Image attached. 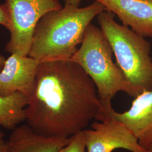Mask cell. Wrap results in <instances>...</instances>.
<instances>
[{
    "label": "cell",
    "instance_id": "8992f818",
    "mask_svg": "<svg viewBox=\"0 0 152 152\" xmlns=\"http://www.w3.org/2000/svg\"><path fill=\"white\" fill-rule=\"evenodd\" d=\"M91 126V129L82 131L87 152H113L118 149L149 152L126 126L112 116L105 121H95Z\"/></svg>",
    "mask_w": 152,
    "mask_h": 152
},
{
    "label": "cell",
    "instance_id": "ac0fdd59",
    "mask_svg": "<svg viewBox=\"0 0 152 152\" xmlns=\"http://www.w3.org/2000/svg\"><path fill=\"white\" fill-rule=\"evenodd\" d=\"M5 149H4V150H3V151H2V152H5Z\"/></svg>",
    "mask_w": 152,
    "mask_h": 152
},
{
    "label": "cell",
    "instance_id": "7a4b0ae2",
    "mask_svg": "<svg viewBox=\"0 0 152 152\" xmlns=\"http://www.w3.org/2000/svg\"><path fill=\"white\" fill-rule=\"evenodd\" d=\"M105 10L95 1L83 7L65 5L47 13L35 28L28 56L39 63L70 60L92 20Z\"/></svg>",
    "mask_w": 152,
    "mask_h": 152
},
{
    "label": "cell",
    "instance_id": "5bb4252c",
    "mask_svg": "<svg viewBox=\"0 0 152 152\" xmlns=\"http://www.w3.org/2000/svg\"><path fill=\"white\" fill-rule=\"evenodd\" d=\"M81 0H64L65 5H72L79 7Z\"/></svg>",
    "mask_w": 152,
    "mask_h": 152
},
{
    "label": "cell",
    "instance_id": "ba28073f",
    "mask_svg": "<svg viewBox=\"0 0 152 152\" xmlns=\"http://www.w3.org/2000/svg\"><path fill=\"white\" fill-rule=\"evenodd\" d=\"M110 115L126 126L136 136L141 147L152 146V90L137 96L130 108L122 113L113 109Z\"/></svg>",
    "mask_w": 152,
    "mask_h": 152
},
{
    "label": "cell",
    "instance_id": "6da1fadb",
    "mask_svg": "<svg viewBox=\"0 0 152 152\" xmlns=\"http://www.w3.org/2000/svg\"><path fill=\"white\" fill-rule=\"evenodd\" d=\"M92 120H107L96 86L71 60L39 63L26 109V124L47 137H69Z\"/></svg>",
    "mask_w": 152,
    "mask_h": 152
},
{
    "label": "cell",
    "instance_id": "277c9868",
    "mask_svg": "<svg viewBox=\"0 0 152 152\" xmlns=\"http://www.w3.org/2000/svg\"><path fill=\"white\" fill-rule=\"evenodd\" d=\"M97 18L113 50L117 64L132 88L135 98L144 91L152 90L151 43L129 27L115 22L111 12L103 11Z\"/></svg>",
    "mask_w": 152,
    "mask_h": 152
},
{
    "label": "cell",
    "instance_id": "2e32d148",
    "mask_svg": "<svg viewBox=\"0 0 152 152\" xmlns=\"http://www.w3.org/2000/svg\"><path fill=\"white\" fill-rule=\"evenodd\" d=\"M6 60V59L5 58L4 56L0 54V73L4 67V65L5 64Z\"/></svg>",
    "mask_w": 152,
    "mask_h": 152
},
{
    "label": "cell",
    "instance_id": "30bf717a",
    "mask_svg": "<svg viewBox=\"0 0 152 152\" xmlns=\"http://www.w3.org/2000/svg\"><path fill=\"white\" fill-rule=\"evenodd\" d=\"M69 137H47L36 133L26 124L16 127L6 142L4 152H60Z\"/></svg>",
    "mask_w": 152,
    "mask_h": 152
},
{
    "label": "cell",
    "instance_id": "8fae6325",
    "mask_svg": "<svg viewBox=\"0 0 152 152\" xmlns=\"http://www.w3.org/2000/svg\"><path fill=\"white\" fill-rule=\"evenodd\" d=\"M29 98L21 92L0 96V126L14 130L26 121V109Z\"/></svg>",
    "mask_w": 152,
    "mask_h": 152
},
{
    "label": "cell",
    "instance_id": "3957f363",
    "mask_svg": "<svg viewBox=\"0 0 152 152\" xmlns=\"http://www.w3.org/2000/svg\"><path fill=\"white\" fill-rule=\"evenodd\" d=\"M113 55L112 47L101 29L90 24L81 46L70 59L80 65L92 80L107 120L113 109L112 100L117 92H124L135 98L124 73L113 62Z\"/></svg>",
    "mask_w": 152,
    "mask_h": 152
},
{
    "label": "cell",
    "instance_id": "9c48e42d",
    "mask_svg": "<svg viewBox=\"0 0 152 152\" xmlns=\"http://www.w3.org/2000/svg\"><path fill=\"white\" fill-rule=\"evenodd\" d=\"M94 1L115 14L124 25L144 37L152 38V0Z\"/></svg>",
    "mask_w": 152,
    "mask_h": 152
},
{
    "label": "cell",
    "instance_id": "9a60e30c",
    "mask_svg": "<svg viewBox=\"0 0 152 152\" xmlns=\"http://www.w3.org/2000/svg\"><path fill=\"white\" fill-rule=\"evenodd\" d=\"M6 142L4 141V135L2 132L0 131V152H2L5 149Z\"/></svg>",
    "mask_w": 152,
    "mask_h": 152
},
{
    "label": "cell",
    "instance_id": "7c38bea8",
    "mask_svg": "<svg viewBox=\"0 0 152 152\" xmlns=\"http://www.w3.org/2000/svg\"><path fill=\"white\" fill-rule=\"evenodd\" d=\"M60 152H87L83 132L81 131L71 136L68 143Z\"/></svg>",
    "mask_w": 152,
    "mask_h": 152
},
{
    "label": "cell",
    "instance_id": "5b68a950",
    "mask_svg": "<svg viewBox=\"0 0 152 152\" xmlns=\"http://www.w3.org/2000/svg\"><path fill=\"white\" fill-rule=\"evenodd\" d=\"M10 25V39L6 50L28 56L35 28L39 20L50 11L63 6L59 0H6Z\"/></svg>",
    "mask_w": 152,
    "mask_h": 152
},
{
    "label": "cell",
    "instance_id": "52a82bcc",
    "mask_svg": "<svg viewBox=\"0 0 152 152\" xmlns=\"http://www.w3.org/2000/svg\"><path fill=\"white\" fill-rule=\"evenodd\" d=\"M39 64L29 56L11 54L0 73V96L19 92L29 98Z\"/></svg>",
    "mask_w": 152,
    "mask_h": 152
},
{
    "label": "cell",
    "instance_id": "e0dca14e",
    "mask_svg": "<svg viewBox=\"0 0 152 152\" xmlns=\"http://www.w3.org/2000/svg\"><path fill=\"white\" fill-rule=\"evenodd\" d=\"M148 152H152V146L151 147V148L148 150Z\"/></svg>",
    "mask_w": 152,
    "mask_h": 152
},
{
    "label": "cell",
    "instance_id": "4fadbf2b",
    "mask_svg": "<svg viewBox=\"0 0 152 152\" xmlns=\"http://www.w3.org/2000/svg\"><path fill=\"white\" fill-rule=\"evenodd\" d=\"M0 24L7 29H9L10 25L9 13L5 4H0Z\"/></svg>",
    "mask_w": 152,
    "mask_h": 152
}]
</instances>
